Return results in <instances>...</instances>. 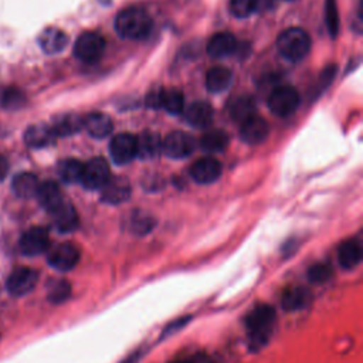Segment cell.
I'll list each match as a JSON object with an SVG mask.
<instances>
[{
  "label": "cell",
  "mask_w": 363,
  "mask_h": 363,
  "mask_svg": "<svg viewBox=\"0 0 363 363\" xmlns=\"http://www.w3.org/2000/svg\"><path fill=\"white\" fill-rule=\"evenodd\" d=\"M184 119L187 123L196 128H206L213 121V108L210 104L199 101L194 104H190L186 109H183Z\"/></svg>",
  "instance_id": "18"
},
{
  "label": "cell",
  "mask_w": 363,
  "mask_h": 363,
  "mask_svg": "<svg viewBox=\"0 0 363 363\" xmlns=\"http://www.w3.org/2000/svg\"><path fill=\"white\" fill-rule=\"evenodd\" d=\"M308 277L315 284H323L332 277V268L325 262L313 264L308 271Z\"/></svg>",
  "instance_id": "37"
},
{
  "label": "cell",
  "mask_w": 363,
  "mask_h": 363,
  "mask_svg": "<svg viewBox=\"0 0 363 363\" xmlns=\"http://www.w3.org/2000/svg\"><path fill=\"white\" fill-rule=\"evenodd\" d=\"M109 177H111V172L105 159L94 157L84 164L81 183L84 184L85 189L98 190L105 186Z\"/></svg>",
  "instance_id": "8"
},
{
  "label": "cell",
  "mask_w": 363,
  "mask_h": 363,
  "mask_svg": "<svg viewBox=\"0 0 363 363\" xmlns=\"http://www.w3.org/2000/svg\"><path fill=\"white\" fill-rule=\"evenodd\" d=\"M231 84V72L225 67H213L207 71L206 86L211 92H223Z\"/></svg>",
  "instance_id": "28"
},
{
  "label": "cell",
  "mask_w": 363,
  "mask_h": 363,
  "mask_svg": "<svg viewBox=\"0 0 363 363\" xmlns=\"http://www.w3.org/2000/svg\"><path fill=\"white\" fill-rule=\"evenodd\" d=\"M104 50L105 40L94 31L82 33L74 44L75 57L84 62H96L102 57Z\"/></svg>",
  "instance_id": "5"
},
{
  "label": "cell",
  "mask_w": 363,
  "mask_h": 363,
  "mask_svg": "<svg viewBox=\"0 0 363 363\" xmlns=\"http://www.w3.org/2000/svg\"><path fill=\"white\" fill-rule=\"evenodd\" d=\"M155 224V218L143 211H133L128 220V228L136 235H145L150 233Z\"/></svg>",
  "instance_id": "31"
},
{
  "label": "cell",
  "mask_w": 363,
  "mask_h": 363,
  "mask_svg": "<svg viewBox=\"0 0 363 363\" xmlns=\"http://www.w3.org/2000/svg\"><path fill=\"white\" fill-rule=\"evenodd\" d=\"M277 47L284 58L292 62H298L309 52L311 40L302 28L291 27L279 34L277 40Z\"/></svg>",
  "instance_id": "3"
},
{
  "label": "cell",
  "mask_w": 363,
  "mask_h": 363,
  "mask_svg": "<svg viewBox=\"0 0 363 363\" xmlns=\"http://www.w3.org/2000/svg\"><path fill=\"white\" fill-rule=\"evenodd\" d=\"M162 108L164 111H167L169 113H172V115L182 113L183 109H184L183 94L176 88L163 89V92H162Z\"/></svg>",
  "instance_id": "32"
},
{
  "label": "cell",
  "mask_w": 363,
  "mask_h": 363,
  "mask_svg": "<svg viewBox=\"0 0 363 363\" xmlns=\"http://www.w3.org/2000/svg\"><path fill=\"white\" fill-rule=\"evenodd\" d=\"M38 186H40V182H38L37 176L30 172L18 173L17 176H14V179L11 182L13 193L21 199H28V197L35 196Z\"/></svg>",
  "instance_id": "24"
},
{
  "label": "cell",
  "mask_w": 363,
  "mask_h": 363,
  "mask_svg": "<svg viewBox=\"0 0 363 363\" xmlns=\"http://www.w3.org/2000/svg\"><path fill=\"white\" fill-rule=\"evenodd\" d=\"M50 126L55 136H71L81 130L82 118L75 113H64L57 116Z\"/></svg>",
  "instance_id": "26"
},
{
  "label": "cell",
  "mask_w": 363,
  "mask_h": 363,
  "mask_svg": "<svg viewBox=\"0 0 363 363\" xmlns=\"http://www.w3.org/2000/svg\"><path fill=\"white\" fill-rule=\"evenodd\" d=\"M162 138L155 130H143L136 136V156L140 159H152L162 152Z\"/></svg>",
  "instance_id": "17"
},
{
  "label": "cell",
  "mask_w": 363,
  "mask_h": 363,
  "mask_svg": "<svg viewBox=\"0 0 363 363\" xmlns=\"http://www.w3.org/2000/svg\"><path fill=\"white\" fill-rule=\"evenodd\" d=\"M162 92H163V89H160V88L150 91V92L147 94V96H146V104H147V106H150V108H153V109L162 108Z\"/></svg>",
  "instance_id": "38"
},
{
  "label": "cell",
  "mask_w": 363,
  "mask_h": 363,
  "mask_svg": "<svg viewBox=\"0 0 363 363\" xmlns=\"http://www.w3.org/2000/svg\"><path fill=\"white\" fill-rule=\"evenodd\" d=\"M101 191L102 201L108 204H121L129 199L130 184L123 177H109Z\"/></svg>",
  "instance_id": "14"
},
{
  "label": "cell",
  "mask_w": 363,
  "mask_h": 363,
  "mask_svg": "<svg viewBox=\"0 0 363 363\" xmlns=\"http://www.w3.org/2000/svg\"><path fill=\"white\" fill-rule=\"evenodd\" d=\"M109 153L116 164H126L136 156V138L130 133H118L109 143Z\"/></svg>",
  "instance_id": "11"
},
{
  "label": "cell",
  "mask_w": 363,
  "mask_h": 363,
  "mask_svg": "<svg viewBox=\"0 0 363 363\" xmlns=\"http://www.w3.org/2000/svg\"><path fill=\"white\" fill-rule=\"evenodd\" d=\"M362 259V245L356 238H349L339 245L337 261L345 269H353L360 264Z\"/></svg>",
  "instance_id": "22"
},
{
  "label": "cell",
  "mask_w": 363,
  "mask_h": 363,
  "mask_svg": "<svg viewBox=\"0 0 363 363\" xmlns=\"http://www.w3.org/2000/svg\"><path fill=\"white\" fill-rule=\"evenodd\" d=\"M257 10L255 0H230V11L238 18L248 17Z\"/></svg>",
  "instance_id": "35"
},
{
  "label": "cell",
  "mask_w": 363,
  "mask_h": 363,
  "mask_svg": "<svg viewBox=\"0 0 363 363\" xmlns=\"http://www.w3.org/2000/svg\"><path fill=\"white\" fill-rule=\"evenodd\" d=\"M237 48V40L230 33H217L207 43V52L211 57L223 58L233 54Z\"/></svg>",
  "instance_id": "23"
},
{
  "label": "cell",
  "mask_w": 363,
  "mask_h": 363,
  "mask_svg": "<svg viewBox=\"0 0 363 363\" xmlns=\"http://www.w3.org/2000/svg\"><path fill=\"white\" fill-rule=\"evenodd\" d=\"M257 112V104L254 98L242 95L237 96L231 104H230V115L234 121L237 122H244L248 118L254 116Z\"/></svg>",
  "instance_id": "27"
},
{
  "label": "cell",
  "mask_w": 363,
  "mask_h": 363,
  "mask_svg": "<svg viewBox=\"0 0 363 363\" xmlns=\"http://www.w3.org/2000/svg\"><path fill=\"white\" fill-rule=\"evenodd\" d=\"M221 174V164L213 157H201L190 167V176L200 184L216 182Z\"/></svg>",
  "instance_id": "12"
},
{
  "label": "cell",
  "mask_w": 363,
  "mask_h": 363,
  "mask_svg": "<svg viewBox=\"0 0 363 363\" xmlns=\"http://www.w3.org/2000/svg\"><path fill=\"white\" fill-rule=\"evenodd\" d=\"M71 295V285L69 282L67 281H57L50 292H48V299L52 302V303H62L65 302Z\"/></svg>",
  "instance_id": "34"
},
{
  "label": "cell",
  "mask_w": 363,
  "mask_h": 363,
  "mask_svg": "<svg viewBox=\"0 0 363 363\" xmlns=\"http://www.w3.org/2000/svg\"><path fill=\"white\" fill-rule=\"evenodd\" d=\"M35 197H37L40 206L44 210H47L48 213H52L55 208H58L65 201L61 189L58 187V184L55 182H51V180L40 183Z\"/></svg>",
  "instance_id": "15"
},
{
  "label": "cell",
  "mask_w": 363,
  "mask_h": 363,
  "mask_svg": "<svg viewBox=\"0 0 363 363\" xmlns=\"http://www.w3.org/2000/svg\"><path fill=\"white\" fill-rule=\"evenodd\" d=\"M281 302L286 311H299L311 302V292L303 286H291L282 294Z\"/></svg>",
  "instance_id": "25"
},
{
  "label": "cell",
  "mask_w": 363,
  "mask_h": 363,
  "mask_svg": "<svg viewBox=\"0 0 363 363\" xmlns=\"http://www.w3.org/2000/svg\"><path fill=\"white\" fill-rule=\"evenodd\" d=\"M7 172H9V162L3 155H0V182L6 177Z\"/></svg>",
  "instance_id": "40"
},
{
  "label": "cell",
  "mask_w": 363,
  "mask_h": 363,
  "mask_svg": "<svg viewBox=\"0 0 363 363\" xmlns=\"http://www.w3.org/2000/svg\"><path fill=\"white\" fill-rule=\"evenodd\" d=\"M200 146L208 153H220L228 146V135L221 129L208 130L200 138Z\"/></svg>",
  "instance_id": "29"
},
{
  "label": "cell",
  "mask_w": 363,
  "mask_h": 363,
  "mask_svg": "<svg viewBox=\"0 0 363 363\" xmlns=\"http://www.w3.org/2000/svg\"><path fill=\"white\" fill-rule=\"evenodd\" d=\"M55 135L50 125L47 123H34L28 126L24 132V142L27 146L38 149L50 146L55 140Z\"/></svg>",
  "instance_id": "16"
},
{
  "label": "cell",
  "mask_w": 363,
  "mask_h": 363,
  "mask_svg": "<svg viewBox=\"0 0 363 363\" xmlns=\"http://www.w3.org/2000/svg\"><path fill=\"white\" fill-rule=\"evenodd\" d=\"M79 250L75 244L72 242H61L55 245L47 257V261L50 267L60 272H67L71 271L72 268L77 267L79 261Z\"/></svg>",
  "instance_id": "7"
},
{
  "label": "cell",
  "mask_w": 363,
  "mask_h": 363,
  "mask_svg": "<svg viewBox=\"0 0 363 363\" xmlns=\"http://www.w3.org/2000/svg\"><path fill=\"white\" fill-rule=\"evenodd\" d=\"M38 282V272L30 267L14 268L7 279L6 289L11 296H24L30 294Z\"/></svg>",
  "instance_id": "4"
},
{
  "label": "cell",
  "mask_w": 363,
  "mask_h": 363,
  "mask_svg": "<svg viewBox=\"0 0 363 363\" xmlns=\"http://www.w3.org/2000/svg\"><path fill=\"white\" fill-rule=\"evenodd\" d=\"M0 102L6 109H18L26 104V96L17 88H7L1 94Z\"/></svg>",
  "instance_id": "33"
},
{
  "label": "cell",
  "mask_w": 363,
  "mask_h": 363,
  "mask_svg": "<svg viewBox=\"0 0 363 363\" xmlns=\"http://www.w3.org/2000/svg\"><path fill=\"white\" fill-rule=\"evenodd\" d=\"M50 247V235L43 227L27 230L18 241V250L26 257H37L45 252Z\"/></svg>",
  "instance_id": "9"
},
{
  "label": "cell",
  "mask_w": 363,
  "mask_h": 363,
  "mask_svg": "<svg viewBox=\"0 0 363 363\" xmlns=\"http://www.w3.org/2000/svg\"><path fill=\"white\" fill-rule=\"evenodd\" d=\"M325 17L328 31L332 37H336L339 28V18H337V9L335 0H325Z\"/></svg>",
  "instance_id": "36"
},
{
  "label": "cell",
  "mask_w": 363,
  "mask_h": 363,
  "mask_svg": "<svg viewBox=\"0 0 363 363\" xmlns=\"http://www.w3.org/2000/svg\"><path fill=\"white\" fill-rule=\"evenodd\" d=\"M115 27L123 38L142 40L152 31V18L140 7H128L116 16Z\"/></svg>",
  "instance_id": "2"
},
{
  "label": "cell",
  "mask_w": 363,
  "mask_h": 363,
  "mask_svg": "<svg viewBox=\"0 0 363 363\" xmlns=\"http://www.w3.org/2000/svg\"><path fill=\"white\" fill-rule=\"evenodd\" d=\"M82 128L96 139H102L112 132V121L106 113L92 112L82 118Z\"/></svg>",
  "instance_id": "21"
},
{
  "label": "cell",
  "mask_w": 363,
  "mask_h": 363,
  "mask_svg": "<svg viewBox=\"0 0 363 363\" xmlns=\"http://www.w3.org/2000/svg\"><path fill=\"white\" fill-rule=\"evenodd\" d=\"M67 34L55 27H48L38 35V44L45 54H57L62 51L67 47Z\"/></svg>",
  "instance_id": "20"
},
{
  "label": "cell",
  "mask_w": 363,
  "mask_h": 363,
  "mask_svg": "<svg viewBox=\"0 0 363 363\" xmlns=\"http://www.w3.org/2000/svg\"><path fill=\"white\" fill-rule=\"evenodd\" d=\"M269 126L265 119L254 115L241 123L240 136L248 145H258L267 139Z\"/></svg>",
  "instance_id": "13"
},
{
  "label": "cell",
  "mask_w": 363,
  "mask_h": 363,
  "mask_svg": "<svg viewBox=\"0 0 363 363\" xmlns=\"http://www.w3.org/2000/svg\"><path fill=\"white\" fill-rule=\"evenodd\" d=\"M194 149V139L182 130L169 133L162 142V150L173 159L187 157Z\"/></svg>",
  "instance_id": "10"
},
{
  "label": "cell",
  "mask_w": 363,
  "mask_h": 363,
  "mask_svg": "<svg viewBox=\"0 0 363 363\" xmlns=\"http://www.w3.org/2000/svg\"><path fill=\"white\" fill-rule=\"evenodd\" d=\"M54 221L55 228L60 233H71L78 227V214L74 206L68 201H64L58 208L50 213Z\"/></svg>",
  "instance_id": "19"
},
{
  "label": "cell",
  "mask_w": 363,
  "mask_h": 363,
  "mask_svg": "<svg viewBox=\"0 0 363 363\" xmlns=\"http://www.w3.org/2000/svg\"><path fill=\"white\" fill-rule=\"evenodd\" d=\"M173 363H214V360L211 357H208L207 354H194V356H190V357H184V359H180L177 362H173Z\"/></svg>",
  "instance_id": "39"
},
{
  "label": "cell",
  "mask_w": 363,
  "mask_h": 363,
  "mask_svg": "<svg viewBox=\"0 0 363 363\" xmlns=\"http://www.w3.org/2000/svg\"><path fill=\"white\" fill-rule=\"evenodd\" d=\"M84 164L77 159H64L58 163V176L65 183H78L81 182Z\"/></svg>",
  "instance_id": "30"
},
{
  "label": "cell",
  "mask_w": 363,
  "mask_h": 363,
  "mask_svg": "<svg viewBox=\"0 0 363 363\" xmlns=\"http://www.w3.org/2000/svg\"><path fill=\"white\" fill-rule=\"evenodd\" d=\"M275 323V309L267 303L257 305L245 319V329L251 349L265 346L272 335Z\"/></svg>",
  "instance_id": "1"
},
{
  "label": "cell",
  "mask_w": 363,
  "mask_h": 363,
  "mask_svg": "<svg viewBox=\"0 0 363 363\" xmlns=\"http://www.w3.org/2000/svg\"><path fill=\"white\" fill-rule=\"evenodd\" d=\"M298 105H299V94L295 88L288 85L275 88L268 98V106L271 112L282 118L294 113Z\"/></svg>",
  "instance_id": "6"
}]
</instances>
